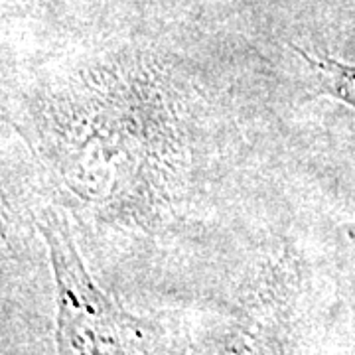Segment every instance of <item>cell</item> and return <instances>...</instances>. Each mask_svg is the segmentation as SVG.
Wrapping results in <instances>:
<instances>
[{"label":"cell","instance_id":"cell-1","mask_svg":"<svg viewBox=\"0 0 355 355\" xmlns=\"http://www.w3.org/2000/svg\"><path fill=\"white\" fill-rule=\"evenodd\" d=\"M320 65L326 67V71L331 76V85L336 95L355 107V69L334 62H322Z\"/></svg>","mask_w":355,"mask_h":355}]
</instances>
